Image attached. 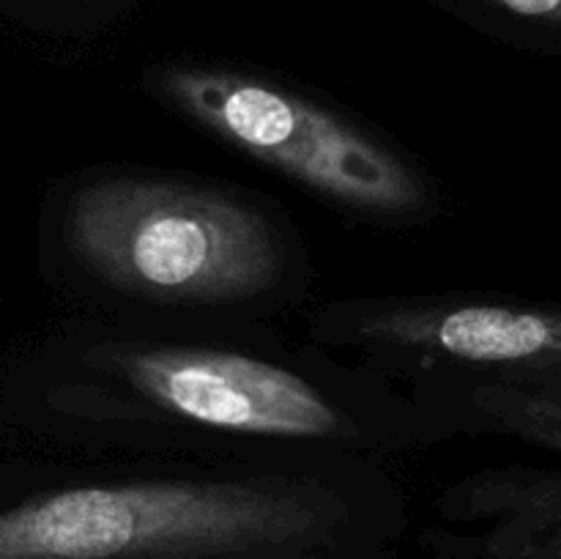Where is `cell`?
Returning <instances> with one entry per match:
<instances>
[{"mask_svg":"<svg viewBox=\"0 0 561 559\" xmlns=\"http://www.w3.org/2000/svg\"><path fill=\"white\" fill-rule=\"evenodd\" d=\"M392 466L71 464L0 504V559H403Z\"/></svg>","mask_w":561,"mask_h":559,"instance_id":"2","label":"cell"},{"mask_svg":"<svg viewBox=\"0 0 561 559\" xmlns=\"http://www.w3.org/2000/svg\"><path fill=\"white\" fill-rule=\"evenodd\" d=\"M71 283L99 310L257 321L305 285L299 236L255 197L135 170L71 179L60 208Z\"/></svg>","mask_w":561,"mask_h":559,"instance_id":"3","label":"cell"},{"mask_svg":"<svg viewBox=\"0 0 561 559\" xmlns=\"http://www.w3.org/2000/svg\"><path fill=\"white\" fill-rule=\"evenodd\" d=\"M488 3L499 5L515 16H526V20L561 25V0H488Z\"/></svg>","mask_w":561,"mask_h":559,"instance_id":"6","label":"cell"},{"mask_svg":"<svg viewBox=\"0 0 561 559\" xmlns=\"http://www.w3.org/2000/svg\"><path fill=\"white\" fill-rule=\"evenodd\" d=\"M27 392L71 464L392 466L453 438L381 376L257 321L80 312Z\"/></svg>","mask_w":561,"mask_h":559,"instance_id":"1","label":"cell"},{"mask_svg":"<svg viewBox=\"0 0 561 559\" xmlns=\"http://www.w3.org/2000/svg\"><path fill=\"white\" fill-rule=\"evenodd\" d=\"M159 102L321 201L381 225L431 217L436 192L392 142L296 88L211 64H164Z\"/></svg>","mask_w":561,"mask_h":559,"instance_id":"4","label":"cell"},{"mask_svg":"<svg viewBox=\"0 0 561 559\" xmlns=\"http://www.w3.org/2000/svg\"><path fill=\"white\" fill-rule=\"evenodd\" d=\"M416 546H420V559H504L482 548L466 532L444 529V526H433V529L422 532Z\"/></svg>","mask_w":561,"mask_h":559,"instance_id":"5","label":"cell"}]
</instances>
